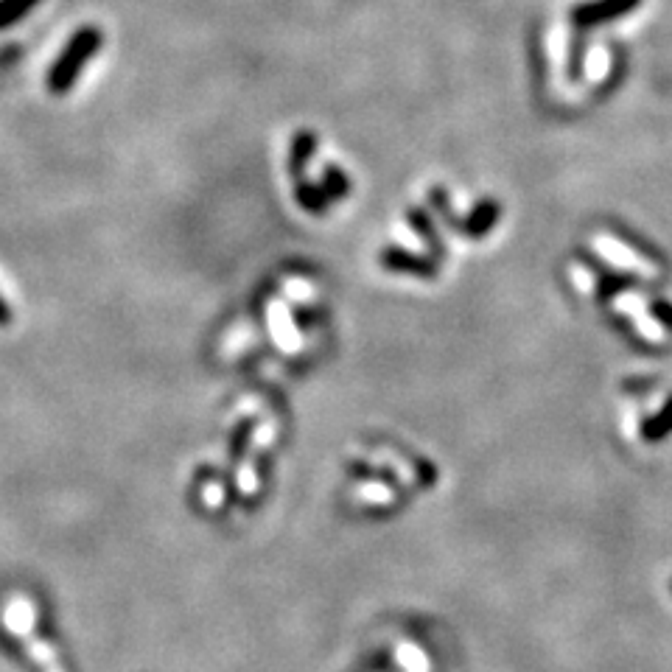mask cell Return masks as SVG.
Returning a JSON list of instances; mask_svg holds the SVG:
<instances>
[{
	"instance_id": "1",
	"label": "cell",
	"mask_w": 672,
	"mask_h": 672,
	"mask_svg": "<svg viewBox=\"0 0 672 672\" xmlns=\"http://www.w3.org/2000/svg\"><path fill=\"white\" fill-rule=\"evenodd\" d=\"M104 45V34L96 26H82L73 31V37L65 42L62 54L56 56L54 65L48 70V90L54 96H65L70 93V87L76 84V79L82 76L84 65L101 51Z\"/></svg>"
},
{
	"instance_id": "2",
	"label": "cell",
	"mask_w": 672,
	"mask_h": 672,
	"mask_svg": "<svg viewBox=\"0 0 672 672\" xmlns=\"http://www.w3.org/2000/svg\"><path fill=\"white\" fill-rule=\"evenodd\" d=\"M6 628L12 630L20 642L26 644L28 656L40 664L42 672H65L62 670V664H59V658H56V653L51 650V644L42 642L40 636L34 633V611H31V605H28L26 600L14 597V600L9 602V611H6Z\"/></svg>"
},
{
	"instance_id": "3",
	"label": "cell",
	"mask_w": 672,
	"mask_h": 672,
	"mask_svg": "<svg viewBox=\"0 0 672 672\" xmlns=\"http://www.w3.org/2000/svg\"><path fill=\"white\" fill-rule=\"evenodd\" d=\"M639 6L642 0H586V3H577L569 17L577 28H597L636 12Z\"/></svg>"
},
{
	"instance_id": "4",
	"label": "cell",
	"mask_w": 672,
	"mask_h": 672,
	"mask_svg": "<svg viewBox=\"0 0 672 672\" xmlns=\"http://www.w3.org/2000/svg\"><path fill=\"white\" fill-rule=\"evenodd\" d=\"M597 244H600L597 250H600L608 261H614V264H622V266L628 264V269H636V272L644 275V278H650V275H653V266L644 264L639 255H633L630 250H625L622 244H616V241H611V238H597Z\"/></svg>"
},
{
	"instance_id": "5",
	"label": "cell",
	"mask_w": 672,
	"mask_h": 672,
	"mask_svg": "<svg viewBox=\"0 0 672 672\" xmlns=\"http://www.w3.org/2000/svg\"><path fill=\"white\" fill-rule=\"evenodd\" d=\"M42 0H0V31L17 26L23 17L34 12Z\"/></svg>"
},
{
	"instance_id": "6",
	"label": "cell",
	"mask_w": 672,
	"mask_h": 672,
	"mask_svg": "<svg viewBox=\"0 0 672 672\" xmlns=\"http://www.w3.org/2000/svg\"><path fill=\"white\" fill-rule=\"evenodd\" d=\"M398 661H401L409 672H423L426 667H429V664H426V658L420 656L415 647H404V644L398 647Z\"/></svg>"
},
{
	"instance_id": "7",
	"label": "cell",
	"mask_w": 672,
	"mask_h": 672,
	"mask_svg": "<svg viewBox=\"0 0 672 672\" xmlns=\"http://www.w3.org/2000/svg\"><path fill=\"white\" fill-rule=\"evenodd\" d=\"M12 322V308L6 306V300L0 297V325H9Z\"/></svg>"
}]
</instances>
